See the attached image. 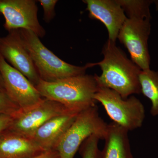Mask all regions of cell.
Here are the masks:
<instances>
[{"mask_svg":"<svg viewBox=\"0 0 158 158\" xmlns=\"http://www.w3.org/2000/svg\"><path fill=\"white\" fill-rule=\"evenodd\" d=\"M153 3H154L155 4L156 9L157 10H158V0L153 1Z\"/></svg>","mask_w":158,"mask_h":158,"instance_id":"obj_23","label":"cell"},{"mask_svg":"<svg viewBox=\"0 0 158 158\" xmlns=\"http://www.w3.org/2000/svg\"><path fill=\"white\" fill-rule=\"evenodd\" d=\"M8 32L6 36L0 37V55L35 87L40 78L19 29Z\"/></svg>","mask_w":158,"mask_h":158,"instance_id":"obj_10","label":"cell"},{"mask_svg":"<svg viewBox=\"0 0 158 158\" xmlns=\"http://www.w3.org/2000/svg\"><path fill=\"white\" fill-rule=\"evenodd\" d=\"M79 113L72 112L51 118L40 126L31 138L44 151L56 149Z\"/></svg>","mask_w":158,"mask_h":158,"instance_id":"obj_12","label":"cell"},{"mask_svg":"<svg viewBox=\"0 0 158 158\" xmlns=\"http://www.w3.org/2000/svg\"><path fill=\"white\" fill-rule=\"evenodd\" d=\"M94 99L101 103L113 122L128 131L142 126L145 117V109L135 97L123 99L115 90L100 88Z\"/></svg>","mask_w":158,"mask_h":158,"instance_id":"obj_5","label":"cell"},{"mask_svg":"<svg viewBox=\"0 0 158 158\" xmlns=\"http://www.w3.org/2000/svg\"><path fill=\"white\" fill-rule=\"evenodd\" d=\"M44 151L32 138L8 129L0 134V158H28Z\"/></svg>","mask_w":158,"mask_h":158,"instance_id":"obj_13","label":"cell"},{"mask_svg":"<svg viewBox=\"0 0 158 158\" xmlns=\"http://www.w3.org/2000/svg\"><path fill=\"white\" fill-rule=\"evenodd\" d=\"M72 112L60 103L44 98L34 107L25 112L19 111L13 116L8 130L31 138L40 126L51 118Z\"/></svg>","mask_w":158,"mask_h":158,"instance_id":"obj_9","label":"cell"},{"mask_svg":"<svg viewBox=\"0 0 158 158\" xmlns=\"http://www.w3.org/2000/svg\"><path fill=\"white\" fill-rule=\"evenodd\" d=\"M139 79L141 93L151 102V114L158 116V71L150 69L141 70Z\"/></svg>","mask_w":158,"mask_h":158,"instance_id":"obj_15","label":"cell"},{"mask_svg":"<svg viewBox=\"0 0 158 158\" xmlns=\"http://www.w3.org/2000/svg\"><path fill=\"white\" fill-rule=\"evenodd\" d=\"M0 14H1V13H0Z\"/></svg>","mask_w":158,"mask_h":158,"instance_id":"obj_24","label":"cell"},{"mask_svg":"<svg viewBox=\"0 0 158 158\" xmlns=\"http://www.w3.org/2000/svg\"><path fill=\"white\" fill-rule=\"evenodd\" d=\"M108 129V124L100 116L95 105L78 114L56 150L60 158H73L86 139L95 135L104 140Z\"/></svg>","mask_w":158,"mask_h":158,"instance_id":"obj_4","label":"cell"},{"mask_svg":"<svg viewBox=\"0 0 158 158\" xmlns=\"http://www.w3.org/2000/svg\"><path fill=\"white\" fill-rule=\"evenodd\" d=\"M5 89V85H4V81L2 74L0 73V90ZM6 90V89H5Z\"/></svg>","mask_w":158,"mask_h":158,"instance_id":"obj_22","label":"cell"},{"mask_svg":"<svg viewBox=\"0 0 158 158\" xmlns=\"http://www.w3.org/2000/svg\"><path fill=\"white\" fill-rule=\"evenodd\" d=\"M0 73L6 92L21 112L34 107L44 98L28 79L6 62L1 55Z\"/></svg>","mask_w":158,"mask_h":158,"instance_id":"obj_8","label":"cell"},{"mask_svg":"<svg viewBox=\"0 0 158 158\" xmlns=\"http://www.w3.org/2000/svg\"><path fill=\"white\" fill-rule=\"evenodd\" d=\"M100 140L97 136L93 135L83 142L79 148L82 158H101V151L98 147Z\"/></svg>","mask_w":158,"mask_h":158,"instance_id":"obj_17","label":"cell"},{"mask_svg":"<svg viewBox=\"0 0 158 158\" xmlns=\"http://www.w3.org/2000/svg\"><path fill=\"white\" fill-rule=\"evenodd\" d=\"M36 3L34 0H0V13L5 18L6 31L24 29L39 38L44 37L46 31L38 20Z\"/></svg>","mask_w":158,"mask_h":158,"instance_id":"obj_7","label":"cell"},{"mask_svg":"<svg viewBox=\"0 0 158 158\" xmlns=\"http://www.w3.org/2000/svg\"><path fill=\"white\" fill-rule=\"evenodd\" d=\"M20 111L19 106L9 97L6 90H0V115L7 114L14 116Z\"/></svg>","mask_w":158,"mask_h":158,"instance_id":"obj_18","label":"cell"},{"mask_svg":"<svg viewBox=\"0 0 158 158\" xmlns=\"http://www.w3.org/2000/svg\"><path fill=\"white\" fill-rule=\"evenodd\" d=\"M128 131L114 122L108 124L101 158H134L130 145Z\"/></svg>","mask_w":158,"mask_h":158,"instance_id":"obj_14","label":"cell"},{"mask_svg":"<svg viewBox=\"0 0 158 158\" xmlns=\"http://www.w3.org/2000/svg\"><path fill=\"white\" fill-rule=\"evenodd\" d=\"M102 53L103 59L92 63L93 66L98 65L101 69L100 76L95 74L100 87L115 90L123 99L141 93L139 79L141 69L127 58L116 42L108 39Z\"/></svg>","mask_w":158,"mask_h":158,"instance_id":"obj_1","label":"cell"},{"mask_svg":"<svg viewBox=\"0 0 158 158\" xmlns=\"http://www.w3.org/2000/svg\"><path fill=\"white\" fill-rule=\"evenodd\" d=\"M35 87L44 98L60 103L77 113L96 105L94 95L100 88L95 74H86L54 82L40 79Z\"/></svg>","mask_w":158,"mask_h":158,"instance_id":"obj_2","label":"cell"},{"mask_svg":"<svg viewBox=\"0 0 158 158\" xmlns=\"http://www.w3.org/2000/svg\"><path fill=\"white\" fill-rule=\"evenodd\" d=\"M28 158H60L59 152L56 149L45 151L39 155Z\"/></svg>","mask_w":158,"mask_h":158,"instance_id":"obj_21","label":"cell"},{"mask_svg":"<svg viewBox=\"0 0 158 158\" xmlns=\"http://www.w3.org/2000/svg\"><path fill=\"white\" fill-rule=\"evenodd\" d=\"M44 10V20L49 23L56 15L55 8L58 1L57 0H39Z\"/></svg>","mask_w":158,"mask_h":158,"instance_id":"obj_19","label":"cell"},{"mask_svg":"<svg viewBox=\"0 0 158 158\" xmlns=\"http://www.w3.org/2000/svg\"><path fill=\"white\" fill-rule=\"evenodd\" d=\"M89 17L100 21L106 26L109 40L116 42L118 32L127 19L117 0H85Z\"/></svg>","mask_w":158,"mask_h":158,"instance_id":"obj_11","label":"cell"},{"mask_svg":"<svg viewBox=\"0 0 158 158\" xmlns=\"http://www.w3.org/2000/svg\"><path fill=\"white\" fill-rule=\"evenodd\" d=\"M128 18L151 19L150 6L152 0H117Z\"/></svg>","mask_w":158,"mask_h":158,"instance_id":"obj_16","label":"cell"},{"mask_svg":"<svg viewBox=\"0 0 158 158\" xmlns=\"http://www.w3.org/2000/svg\"><path fill=\"white\" fill-rule=\"evenodd\" d=\"M150 19L127 18L117 39L124 45L131 60L141 70L149 69L150 56L148 40L151 31Z\"/></svg>","mask_w":158,"mask_h":158,"instance_id":"obj_6","label":"cell"},{"mask_svg":"<svg viewBox=\"0 0 158 158\" xmlns=\"http://www.w3.org/2000/svg\"><path fill=\"white\" fill-rule=\"evenodd\" d=\"M13 116L7 114L0 115V134L8 129L13 121Z\"/></svg>","mask_w":158,"mask_h":158,"instance_id":"obj_20","label":"cell"},{"mask_svg":"<svg viewBox=\"0 0 158 158\" xmlns=\"http://www.w3.org/2000/svg\"><path fill=\"white\" fill-rule=\"evenodd\" d=\"M23 42L34 62L40 77L47 82L85 74L88 69L93 67L92 63L85 66L69 64L57 57L47 48L32 31L19 29Z\"/></svg>","mask_w":158,"mask_h":158,"instance_id":"obj_3","label":"cell"}]
</instances>
